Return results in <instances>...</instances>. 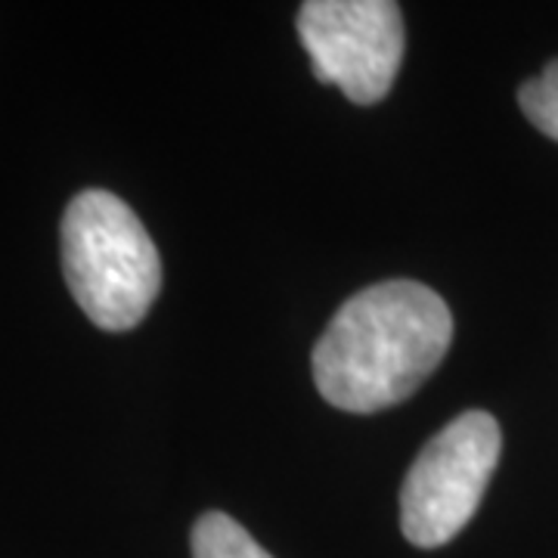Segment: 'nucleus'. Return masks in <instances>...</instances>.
Masks as SVG:
<instances>
[{"label":"nucleus","mask_w":558,"mask_h":558,"mask_svg":"<svg viewBox=\"0 0 558 558\" xmlns=\"http://www.w3.org/2000/svg\"><path fill=\"white\" fill-rule=\"evenodd\" d=\"M193 558H274L240 521L223 512H208L193 527Z\"/></svg>","instance_id":"39448f33"},{"label":"nucleus","mask_w":558,"mask_h":558,"mask_svg":"<svg viewBox=\"0 0 558 558\" xmlns=\"http://www.w3.org/2000/svg\"><path fill=\"white\" fill-rule=\"evenodd\" d=\"M62 274L72 299L106 332L134 329L161 289L159 248L128 202L84 190L62 215Z\"/></svg>","instance_id":"f03ea898"},{"label":"nucleus","mask_w":558,"mask_h":558,"mask_svg":"<svg viewBox=\"0 0 558 558\" xmlns=\"http://www.w3.org/2000/svg\"><path fill=\"white\" fill-rule=\"evenodd\" d=\"M502 450L497 418L469 410L422 447L400 490V527L413 546L435 549L478 512Z\"/></svg>","instance_id":"7ed1b4c3"},{"label":"nucleus","mask_w":558,"mask_h":558,"mask_svg":"<svg viewBox=\"0 0 558 558\" xmlns=\"http://www.w3.org/2000/svg\"><path fill=\"white\" fill-rule=\"evenodd\" d=\"M519 102L527 121L558 143V60L549 62L537 78L521 84Z\"/></svg>","instance_id":"423d86ee"},{"label":"nucleus","mask_w":558,"mask_h":558,"mask_svg":"<svg viewBox=\"0 0 558 558\" xmlns=\"http://www.w3.org/2000/svg\"><path fill=\"white\" fill-rule=\"evenodd\" d=\"M299 35L314 75L357 106L379 102L403 60V16L391 0H307Z\"/></svg>","instance_id":"20e7f679"},{"label":"nucleus","mask_w":558,"mask_h":558,"mask_svg":"<svg viewBox=\"0 0 558 558\" xmlns=\"http://www.w3.org/2000/svg\"><path fill=\"white\" fill-rule=\"evenodd\" d=\"M453 341V317L438 292L413 279L369 286L326 326L314 348V381L332 407L376 413L407 400Z\"/></svg>","instance_id":"f257e3e1"}]
</instances>
